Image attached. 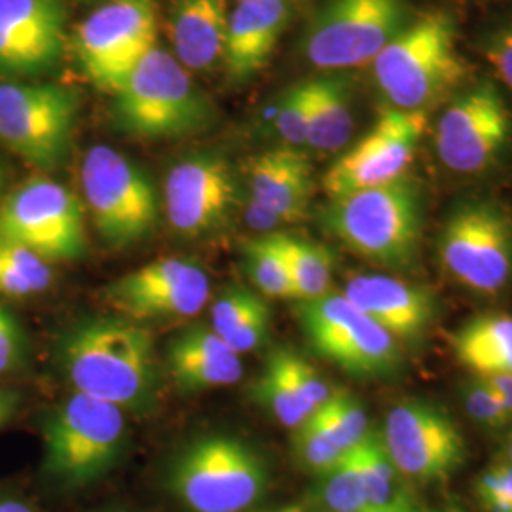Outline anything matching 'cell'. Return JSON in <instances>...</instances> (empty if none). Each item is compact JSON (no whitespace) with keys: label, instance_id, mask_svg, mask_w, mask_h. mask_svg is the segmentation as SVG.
<instances>
[{"label":"cell","instance_id":"obj_1","mask_svg":"<svg viewBox=\"0 0 512 512\" xmlns=\"http://www.w3.org/2000/svg\"><path fill=\"white\" fill-rule=\"evenodd\" d=\"M55 366L73 393L150 414L160 397L162 368L147 325L122 315L76 319L55 342Z\"/></svg>","mask_w":512,"mask_h":512},{"label":"cell","instance_id":"obj_2","mask_svg":"<svg viewBox=\"0 0 512 512\" xmlns=\"http://www.w3.org/2000/svg\"><path fill=\"white\" fill-rule=\"evenodd\" d=\"M112 124L137 139H181L209 128L215 109L181 61L160 48L148 52L112 93Z\"/></svg>","mask_w":512,"mask_h":512},{"label":"cell","instance_id":"obj_3","mask_svg":"<svg viewBox=\"0 0 512 512\" xmlns=\"http://www.w3.org/2000/svg\"><path fill=\"white\" fill-rule=\"evenodd\" d=\"M323 226L349 251L387 270L414 264L423 228V194L416 179L351 192L330 200Z\"/></svg>","mask_w":512,"mask_h":512},{"label":"cell","instance_id":"obj_4","mask_svg":"<svg viewBox=\"0 0 512 512\" xmlns=\"http://www.w3.org/2000/svg\"><path fill=\"white\" fill-rule=\"evenodd\" d=\"M370 65L387 105L406 112H427L467 74L456 25L442 12L412 19Z\"/></svg>","mask_w":512,"mask_h":512},{"label":"cell","instance_id":"obj_5","mask_svg":"<svg viewBox=\"0 0 512 512\" xmlns=\"http://www.w3.org/2000/svg\"><path fill=\"white\" fill-rule=\"evenodd\" d=\"M268 486L264 456L226 433L186 442L165 471V488L188 512H251Z\"/></svg>","mask_w":512,"mask_h":512},{"label":"cell","instance_id":"obj_6","mask_svg":"<svg viewBox=\"0 0 512 512\" xmlns=\"http://www.w3.org/2000/svg\"><path fill=\"white\" fill-rule=\"evenodd\" d=\"M44 473L65 490H82L109 475L128 446L126 412L71 393L42 425Z\"/></svg>","mask_w":512,"mask_h":512},{"label":"cell","instance_id":"obj_7","mask_svg":"<svg viewBox=\"0 0 512 512\" xmlns=\"http://www.w3.org/2000/svg\"><path fill=\"white\" fill-rule=\"evenodd\" d=\"M78 112L73 88L0 76V145L44 175L69 160Z\"/></svg>","mask_w":512,"mask_h":512},{"label":"cell","instance_id":"obj_8","mask_svg":"<svg viewBox=\"0 0 512 512\" xmlns=\"http://www.w3.org/2000/svg\"><path fill=\"white\" fill-rule=\"evenodd\" d=\"M80 184L93 228L110 247H133L154 234L160 198L147 171L128 156L95 145L80 164Z\"/></svg>","mask_w":512,"mask_h":512},{"label":"cell","instance_id":"obj_9","mask_svg":"<svg viewBox=\"0 0 512 512\" xmlns=\"http://www.w3.org/2000/svg\"><path fill=\"white\" fill-rule=\"evenodd\" d=\"M0 243L29 249L50 264L88 255L84 207L73 190L40 173L0 202Z\"/></svg>","mask_w":512,"mask_h":512},{"label":"cell","instance_id":"obj_10","mask_svg":"<svg viewBox=\"0 0 512 512\" xmlns=\"http://www.w3.org/2000/svg\"><path fill=\"white\" fill-rule=\"evenodd\" d=\"M410 21L403 0H327L306 29L304 57L325 73L370 65Z\"/></svg>","mask_w":512,"mask_h":512},{"label":"cell","instance_id":"obj_11","mask_svg":"<svg viewBox=\"0 0 512 512\" xmlns=\"http://www.w3.org/2000/svg\"><path fill=\"white\" fill-rule=\"evenodd\" d=\"M294 313L310 348L351 376L384 378L401 365V344L344 294L298 300Z\"/></svg>","mask_w":512,"mask_h":512},{"label":"cell","instance_id":"obj_12","mask_svg":"<svg viewBox=\"0 0 512 512\" xmlns=\"http://www.w3.org/2000/svg\"><path fill=\"white\" fill-rule=\"evenodd\" d=\"M154 46V0H107L76 25L67 48L86 80L114 93Z\"/></svg>","mask_w":512,"mask_h":512},{"label":"cell","instance_id":"obj_13","mask_svg":"<svg viewBox=\"0 0 512 512\" xmlns=\"http://www.w3.org/2000/svg\"><path fill=\"white\" fill-rule=\"evenodd\" d=\"M243 192L232 162L215 150L188 154L167 171L164 213L169 228L188 239L226 232L238 215Z\"/></svg>","mask_w":512,"mask_h":512},{"label":"cell","instance_id":"obj_14","mask_svg":"<svg viewBox=\"0 0 512 512\" xmlns=\"http://www.w3.org/2000/svg\"><path fill=\"white\" fill-rule=\"evenodd\" d=\"M440 262L476 293H499L512 275V220L490 202H467L446 219L439 239Z\"/></svg>","mask_w":512,"mask_h":512},{"label":"cell","instance_id":"obj_15","mask_svg":"<svg viewBox=\"0 0 512 512\" xmlns=\"http://www.w3.org/2000/svg\"><path fill=\"white\" fill-rule=\"evenodd\" d=\"M512 137L511 110L492 82H478L442 110L435 145L440 162L459 175L484 173Z\"/></svg>","mask_w":512,"mask_h":512},{"label":"cell","instance_id":"obj_16","mask_svg":"<svg viewBox=\"0 0 512 512\" xmlns=\"http://www.w3.org/2000/svg\"><path fill=\"white\" fill-rule=\"evenodd\" d=\"M427 118V112H406L391 107L382 110L365 137L325 173L323 190L330 200L404 177L427 129Z\"/></svg>","mask_w":512,"mask_h":512},{"label":"cell","instance_id":"obj_17","mask_svg":"<svg viewBox=\"0 0 512 512\" xmlns=\"http://www.w3.org/2000/svg\"><path fill=\"white\" fill-rule=\"evenodd\" d=\"M211 296L209 275L198 262L167 256L122 275L105 289V300L137 323L194 317Z\"/></svg>","mask_w":512,"mask_h":512},{"label":"cell","instance_id":"obj_18","mask_svg":"<svg viewBox=\"0 0 512 512\" xmlns=\"http://www.w3.org/2000/svg\"><path fill=\"white\" fill-rule=\"evenodd\" d=\"M380 433L399 475L420 482L456 473L465 459V439L456 421L427 401L395 404Z\"/></svg>","mask_w":512,"mask_h":512},{"label":"cell","instance_id":"obj_19","mask_svg":"<svg viewBox=\"0 0 512 512\" xmlns=\"http://www.w3.org/2000/svg\"><path fill=\"white\" fill-rule=\"evenodd\" d=\"M61 0H0V76L33 78L59 65L69 46Z\"/></svg>","mask_w":512,"mask_h":512},{"label":"cell","instance_id":"obj_20","mask_svg":"<svg viewBox=\"0 0 512 512\" xmlns=\"http://www.w3.org/2000/svg\"><path fill=\"white\" fill-rule=\"evenodd\" d=\"M251 399L281 425L296 429L327 403V380L293 348L277 346L251 387Z\"/></svg>","mask_w":512,"mask_h":512},{"label":"cell","instance_id":"obj_21","mask_svg":"<svg viewBox=\"0 0 512 512\" xmlns=\"http://www.w3.org/2000/svg\"><path fill=\"white\" fill-rule=\"evenodd\" d=\"M342 294L399 344L420 340L437 311L425 287L389 275H355Z\"/></svg>","mask_w":512,"mask_h":512},{"label":"cell","instance_id":"obj_22","mask_svg":"<svg viewBox=\"0 0 512 512\" xmlns=\"http://www.w3.org/2000/svg\"><path fill=\"white\" fill-rule=\"evenodd\" d=\"M293 18L285 0H247L230 10L222 67L232 82H247L260 73L274 54Z\"/></svg>","mask_w":512,"mask_h":512},{"label":"cell","instance_id":"obj_23","mask_svg":"<svg viewBox=\"0 0 512 512\" xmlns=\"http://www.w3.org/2000/svg\"><path fill=\"white\" fill-rule=\"evenodd\" d=\"M167 374L183 393H200L238 384L241 355L228 348L211 327L192 325L177 332L165 348Z\"/></svg>","mask_w":512,"mask_h":512},{"label":"cell","instance_id":"obj_24","mask_svg":"<svg viewBox=\"0 0 512 512\" xmlns=\"http://www.w3.org/2000/svg\"><path fill=\"white\" fill-rule=\"evenodd\" d=\"M247 194L293 224L304 219L313 194L310 160L298 148L281 147L247 162Z\"/></svg>","mask_w":512,"mask_h":512},{"label":"cell","instance_id":"obj_25","mask_svg":"<svg viewBox=\"0 0 512 512\" xmlns=\"http://www.w3.org/2000/svg\"><path fill=\"white\" fill-rule=\"evenodd\" d=\"M228 19V0H171L167 33L184 69L205 73L219 65Z\"/></svg>","mask_w":512,"mask_h":512},{"label":"cell","instance_id":"obj_26","mask_svg":"<svg viewBox=\"0 0 512 512\" xmlns=\"http://www.w3.org/2000/svg\"><path fill=\"white\" fill-rule=\"evenodd\" d=\"M450 344L459 363L475 376H512V315H476L450 336Z\"/></svg>","mask_w":512,"mask_h":512},{"label":"cell","instance_id":"obj_27","mask_svg":"<svg viewBox=\"0 0 512 512\" xmlns=\"http://www.w3.org/2000/svg\"><path fill=\"white\" fill-rule=\"evenodd\" d=\"M311 112L308 145L319 152H336L348 145L353 133L351 84L344 74L311 78Z\"/></svg>","mask_w":512,"mask_h":512},{"label":"cell","instance_id":"obj_28","mask_svg":"<svg viewBox=\"0 0 512 512\" xmlns=\"http://www.w3.org/2000/svg\"><path fill=\"white\" fill-rule=\"evenodd\" d=\"M272 236L289 268L296 300H311L330 293L334 258L327 247L281 232Z\"/></svg>","mask_w":512,"mask_h":512},{"label":"cell","instance_id":"obj_29","mask_svg":"<svg viewBox=\"0 0 512 512\" xmlns=\"http://www.w3.org/2000/svg\"><path fill=\"white\" fill-rule=\"evenodd\" d=\"M54 281L52 264L18 245L0 243V296L23 300L46 293Z\"/></svg>","mask_w":512,"mask_h":512},{"label":"cell","instance_id":"obj_30","mask_svg":"<svg viewBox=\"0 0 512 512\" xmlns=\"http://www.w3.org/2000/svg\"><path fill=\"white\" fill-rule=\"evenodd\" d=\"M243 253L247 274L262 296L296 298L289 268L272 234L247 241Z\"/></svg>","mask_w":512,"mask_h":512},{"label":"cell","instance_id":"obj_31","mask_svg":"<svg viewBox=\"0 0 512 512\" xmlns=\"http://www.w3.org/2000/svg\"><path fill=\"white\" fill-rule=\"evenodd\" d=\"M293 431L294 459L311 475H323L348 454L317 410Z\"/></svg>","mask_w":512,"mask_h":512},{"label":"cell","instance_id":"obj_32","mask_svg":"<svg viewBox=\"0 0 512 512\" xmlns=\"http://www.w3.org/2000/svg\"><path fill=\"white\" fill-rule=\"evenodd\" d=\"M319 503L327 512H359L368 505L355 448L319 475Z\"/></svg>","mask_w":512,"mask_h":512},{"label":"cell","instance_id":"obj_33","mask_svg":"<svg viewBox=\"0 0 512 512\" xmlns=\"http://www.w3.org/2000/svg\"><path fill=\"white\" fill-rule=\"evenodd\" d=\"M361 475L365 482L366 503L387 505L395 497V478L399 475L393 459L385 448L382 433L368 429L365 439L355 446Z\"/></svg>","mask_w":512,"mask_h":512},{"label":"cell","instance_id":"obj_34","mask_svg":"<svg viewBox=\"0 0 512 512\" xmlns=\"http://www.w3.org/2000/svg\"><path fill=\"white\" fill-rule=\"evenodd\" d=\"M311 95V80L293 84L281 95L275 109L274 128L285 147L300 148L308 145Z\"/></svg>","mask_w":512,"mask_h":512},{"label":"cell","instance_id":"obj_35","mask_svg":"<svg viewBox=\"0 0 512 512\" xmlns=\"http://www.w3.org/2000/svg\"><path fill=\"white\" fill-rule=\"evenodd\" d=\"M319 412L346 450H353L370 429L365 406L346 387L332 389L327 403L319 408Z\"/></svg>","mask_w":512,"mask_h":512},{"label":"cell","instance_id":"obj_36","mask_svg":"<svg viewBox=\"0 0 512 512\" xmlns=\"http://www.w3.org/2000/svg\"><path fill=\"white\" fill-rule=\"evenodd\" d=\"M262 300L260 294L243 285L226 287L211 304V329L226 340Z\"/></svg>","mask_w":512,"mask_h":512},{"label":"cell","instance_id":"obj_37","mask_svg":"<svg viewBox=\"0 0 512 512\" xmlns=\"http://www.w3.org/2000/svg\"><path fill=\"white\" fill-rule=\"evenodd\" d=\"M461 399L467 414L480 425H486L490 429H501L511 423L509 412L492 391V387L478 376L463 385Z\"/></svg>","mask_w":512,"mask_h":512},{"label":"cell","instance_id":"obj_38","mask_svg":"<svg viewBox=\"0 0 512 512\" xmlns=\"http://www.w3.org/2000/svg\"><path fill=\"white\" fill-rule=\"evenodd\" d=\"M25 353V334L18 319L0 306V376L21 368Z\"/></svg>","mask_w":512,"mask_h":512},{"label":"cell","instance_id":"obj_39","mask_svg":"<svg viewBox=\"0 0 512 512\" xmlns=\"http://www.w3.org/2000/svg\"><path fill=\"white\" fill-rule=\"evenodd\" d=\"M484 59L503 86L512 92V23L495 31L484 44Z\"/></svg>","mask_w":512,"mask_h":512},{"label":"cell","instance_id":"obj_40","mask_svg":"<svg viewBox=\"0 0 512 512\" xmlns=\"http://www.w3.org/2000/svg\"><path fill=\"white\" fill-rule=\"evenodd\" d=\"M241 215L249 228H253L256 232H264V234H270L272 230L285 224L274 209H270L266 203L258 202L249 194H243Z\"/></svg>","mask_w":512,"mask_h":512},{"label":"cell","instance_id":"obj_41","mask_svg":"<svg viewBox=\"0 0 512 512\" xmlns=\"http://www.w3.org/2000/svg\"><path fill=\"white\" fill-rule=\"evenodd\" d=\"M18 404V393L0 385V429L14 418L16 410H18Z\"/></svg>","mask_w":512,"mask_h":512},{"label":"cell","instance_id":"obj_42","mask_svg":"<svg viewBox=\"0 0 512 512\" xmlns=\"http://www.w3.org/2000/svg\"><path fill=\"white\" fill-rule=\"evenodd\" d=\"M0 512H35V509L18 495L0 492Z\"/></svg>","mask_w":512,"mask_h":512},{"label":"cell","instance_id":"obj_43","mask_svg":"<svg viewBox=\"0 0 512 512\" xmlns=\"http://www.w3.org/2000/svg\"><path fill=\"white\" fill-rule=\"evenodd\" d=\"M403 495V492H399L387 505H366L365 509H361L359 512H399L401 503H403Z\"/></svg>","mask_w":512,"mask_h":512},{"label":"cell","instance_id":"obj_44","mask_svg":"<svg viewBox=\"0 0 512 512\" xmlns=\"http://www.w3.org/2000/svg\"><path fill=\"white\" fill-rule=\"evenodd\" d=\"M497 471L501 475V482H503V492L512 501V465L511 463H499Z\"/></svg>","mask_w":512,"mask_h":512},{"label":"cell","instance_id":"obj_45","mask_svg":"<svg viewBox=\"0 0 512 512\" xmlns=\"http://www.w3.org/2000/svg\"><path fill=\"white\" fill-rule=\"evenodd\" d=\"M6 186H8V169H6L4 162L0 160V202L6 196Z\"/></svg>","mask_w":512,"mask_h":512},{"label":"cell","instance_id":"obj_46","mask_svg":"<svg viewBox=\"0 0 512 512\" xmlns=\"http://www.w3.org/2000/svg\"><path fill=\"white\" fill-rule=\"evenodd\" d=\"M262 512H315L308 509V507H302V505H293V507H285V509H277V511H262Z\"/></svg>","mask_w":512,"mask_h":512},{"label":"cell","instance_id":"obj_47","mask_svg":"<svg viewBox=\"0 0 512 512\" xmlns=\"http://www.w3.org/2000/svg\"><path fill=\"white\" fill-rule=\"evenodd\" d=\"M399 512H418L416 507L412 505V501L406 497V494L403 495V503H401V511Z\"/></svg>","mask_w":512,"mask_h":512},{"label":"cell","instance_id":"obj_48","mask_svg":"<svg viewBox=\"0 0 512 512\" xmlns=\"http://www.w3.org/2000/svg\"><path fill=\"white\" fill-rule=\"evenodd\" d=\"M507 454H509V463L512 465V433L507 440Z\"/></svg>","mask_w":512,"mask_h":512},{"label":"cell","instance_id":"obj_49","mask_svg":"<svg viewBox=\"0 0 512 512\" xmlns=\"http://www.w3.org/2000/svg\"><path fill=\"white\" fill-rule=\"evenodd\" d=\"M238 2H247V0H236V4H238ZM285 2H291V4H296V2H304V0H285Z\"/></svg>","mask_w":512,"mask_h":512}]
</instances>
